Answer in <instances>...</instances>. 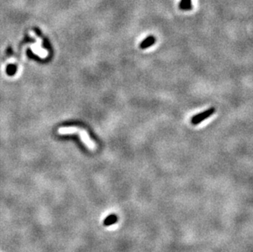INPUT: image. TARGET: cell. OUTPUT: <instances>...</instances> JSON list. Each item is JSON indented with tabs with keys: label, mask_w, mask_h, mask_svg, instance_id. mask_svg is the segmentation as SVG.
Returning a JSON list of instances; mask_svg holds the SVG:
<instances>
[{
	"label": "cell",
	"mask_w": 253,
	"mask_h": 252,
	"mask_svg": "<svg viewBox=\"0 0 253 252\" xmlns=\"http://www.w3.org/2000/svg\"><path fill=\"white\" fill-rule=\"evenodd\" d=\"M118 221V216L115 214H112V215H110L106 217V219H104L103 221V224L104 226H111V225H113L115 223H116Z\"/></svg>",
	"instance_id": "obj_4"
},
{
	"label": "cell",
	"mask_w": 253,
	"mask_h": 252,
	"mask_svg": "<svg viewBox=\"0 0 253 252\" xmlns=\"http://www.w3.org/2000/svg\"><path fill=\"white\" fill-rule=\"evenodd\" d=\"M156 43V38L152 35L147 36L139 44V48L141 49H146V48H150L151 46H152Z\"/></svg>",
	"instance_id": "obj_2"
},
{
	"label": "cell",
	"mask_w": 253,
	"mask_h": 252,
	"mask_svg": "<svg viewBox=\"0 0 253 252\" xmlns=\"http://www.w3.org/2000/svg\"><path fill=\"white\" fill-rule=\"evenodd\" d=\"M179 7L183 11H190L193 8L192 0H180Z\"/></svg>",
	"instance_id": "obj_3"
},
{
	"label": "cell",
	"mask_w": 253,
	"mask_h": 252,
	"mask_svg": "<svg viewBox=\"0 0 253 252\" xmlns=\"http://www.w3.org/2000/svg\"><path fill=\"white\" fill-rule=\"evenodd\" d=\"M215 111H216V109L211 107V108L206 110V111H203L202 113L198 114V115H196L192 117L191 123L193 124H194V125L199 124V123H201V122H202L203 121H205L206 119H207V118L211 116H212L213 114L215 113Z\"/></svg>",
	"instance_id": "obj_1"
}]
</instances>
